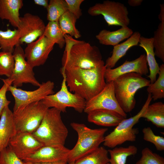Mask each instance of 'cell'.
I'll return each instance as SVG.
<instances>
[{
    "mask_svg": "<svg viewBox=\"0 0 164 164\" xmlns=\"http://www.w3.org/2000/svg\"><path fill=\"white\" fill-rule=\"evenodd\" d=\"M158 79L147 87V91L152 95L154 101L164 98V64L159 66Z\"/></svg>",
    "mask_w": 164,
    "mask_h": 164,
    "instance_id": "31",
    "label": "cell"
},
{
    "mask_svg": "<svg viewBox=\"0 0 164 164\" xmlns=\"http://www.w3.org/2000/svg\"><path fill=\"white\" fill-rule=\"evenodd\" d=\"M43 35L51 42L58 44L60 49L63 48L65 45L64 35L58 21H49L46 26Z\"/></svg>",
    "mask_w": 164,
    "mask_h": 164,
    "instance_id": "28",
    "label": "cell"
},
{
    "mask_svg": "<svg viewBox=\"0 0 164 164\" xmlns=\"http://www.w3.org/2000/svg\"><path fill=\"white\" fill-rule=\"evenodd\" d=\"M63 80L60 89L57 92L47 96L41 100L48 108H55L63 112H66L67 107L73 108L79 113L84 111L86 101L76 93H72L68 89L65 77Z\"/></svg>",
    "mask_w": 164,
    "mask_h": 164,
    "instance_id": "9",
    "label": "cell"
},
{
    "mask_svg": "<svg viewBox=\"0 0 164 164\" xmlns=\"http://www.w3.org/2000/svg\"><path fill=\"white\" fill-rule=\"evenodd\" d=\"M70 150L64 146L44 145L24 161L37 163L68 164Z\"/></svg>",
    "mask_w": 164,
    "mask_h": 164,
    "instance_id": "16",
    "label": "cell"
},
{
    "mask_svg": "<svg viewBox=\"0 0 164 164\" xmlns=\"http://www.w3.org/2000/svg\"><path fill=\"white\" fill-rule=\"evenodd\" d=\"M108 150L103 146L76 161L74 164H108L109 158Z\"/></svg>",
    "mask_w": 164,
    "mask_h": 164,
    "instance_id": "27",
    "label": "cell"
},
{
    "mask_svg": "<svg viewBox=\"0 0 164 164\" xmlns=\"http://www.w3.org/2000/svg\"><path fill=\"white\" fill-rule=\"evenodd\" d=\"M43 146L32 133L17 132L10 140L8 146L24 161Z\"/></svg>",
    "mask_w": 164,
    "mask_h": 164,
    "instance_id": "14",
    "label": "cell"
},
{
    "mask_svg": "<svg viewBox=\"0 0 164 164\" xmlns=\"http://www.w3.org/2000/svg\"><path fill=\"white\" fill-rule=\"evenodd\" d=\"M48 108L41 101L13 112L17 132H34L40 125Z\"/></svg>",
    "mask_w": 164,
    "mask_h": 164,
    "instance_id": "7",
    "label": "cell"
},
{
    "mask_svg": "<svg viewBox=\"0 0 164 164\" xmlns=\"http://www.w3.org/2000/svg\"><path fill=\"white\" fill-rule=\"evenodd\" d=\"M12 54L14 65L12 74L9 77L13 81L12 86L18 88L23 84L29 83L39 87L41 84L36 78L33 68L26 60L24 50L20 44L15 46Z\"/></svg>",
    "mask_w": 164,
    "mask_h": 164,
    "instance_id": "10",
    "label": "cell"
},
{
    "mask_svg": "<svg viewBox=\"0 0 164 164\" xmlns=\"http://www.w3.org/2000/svg\"><path fill=\"white\" fill-rule=\"evenodd\" d=\"M70 125L77 132L78 139L73 148L70 150L68 164L75 162L99 147L108 130L107 128L91 129L84 124L74 122Z\"/></svg>",
    "mask_w": 164,
    "mask_h": 164,
    "instance_id": "5",
    "label": "cell"
},
{
    "mask_svg": "<svg viewBox=\"0 0 164 164\" xmlns=\"http://www.w3.org/2000/svg\"><path fill=\"white\" fill-rule=\"evenodd\" d=\"M61 113L55 108H48L39 126L32 133L43 145L64 146L68 132Z\"/></svg>",
    "mask_w": 164,
    "mask_h": 164,
    "instance_id": "3",
    "label": "cell"
},
{
    "mask_svg": "<svg viewBox=\"0 0 164 164\" xmlns=\"http://www.w3.org/2000/svg\"><path fill=\"white\" fill-rule=\"evenodd\" d=\"M24 164H68L64 163H33L29 162H24Z\"/></svg>",
    "mask_w": 164,
    "mask_h": 164,
    "instance_id": "42",
    "label": "cell"
},
{
    "mask_svg": "<svg viewBox=\"0 0 164 164\" xmlns=\"http://www.w3.org/2000/svg\"><path fill=\"white\" fill-rule=\"evenodd\" d=\"M77 19L73 15L68 11L60 17L58 22L64 35H68L76 38H79L81 36L80 32L76 26Z\"/></svg>",
    "mask_w": 164,
    "mask_h": 164,
    "instance_id": "29",
    "label": "cell"
},
{
    "mask_svg": "<svg viewBox=\"0 0 164 164\" xmlns=\"http://www.w3.org/2000/svg\"><path fill=\"white\" fill-rule=\"evenodd\" d=\"M149 71L146 55L144 53L132 61L126 60L115 68H106L104 78L107 83L113 81L119 76L125 74L135 73L142 76L146 75Z\"/></svg>",
    "mask_w": 164,
    "mask_h": 164,
    "instance_id": "17",
    "label": "cell"
},
{
    "mask_svg": "<svg viewBox=\"0 0 164 164\" xmlns=\"http://www.w3.org/2000/svg\"><path fill=\"white\" fill-rule=\"evenodd\" d=\"M98 109L114 111L126 118V113L121 108L116 99L113 81L106 83L101 92L86 101L84 111L87 114L92 111Z\"/></svg>",
    "mask_w": 164,
    "mask_h": 164,
    "instance_id": "12",
    "label": "cell"
},
{
    "mask_svg": "<svg viewBox=\"0 0 164 164\" xmlns=\"http://www.w3.org/2000/svg\"><path fill=\"white\" fill-rule=\"evenodd\" d=\"M152 99L151 94H148L147 99L140 111L132 117L124 119L113 131L105 136L103 145L113 149L127 141H135L138 131L133 127L142 118Z\"/></svg>",
    "mask_w": 164,
    "mask_h": 164,
    "instance_id": "6",
    "label": "cell"
},
{
    "mask_svg": "<svg viewBox=\"0 0 164 164\" xmlns=\"http://www.w3.org/2000/svg\"><path fill=\"white\" fill-rule=\"evenodd\" d=\"M74 162H71L69 163H68V164H74Z\"/></svg>",
    "mask_w": 164,
    "mask_h": 164,
    "instance_id": "43",
    "label": "cell"
},
{
    "mask_svg": "<svg viewBox=\"0 0 164 164\" xmlns=\"http://www.w3.org/2000/svg\"><path fill=\"white\" fill-rule=\"evenodd\" d=\"M14 65L12 53L0 52V76L5 75L8 78L12 75Z\"/></svg>",
    "mask_w": 164,
    "mask_h": 164,
    "instance_id": "33",
    "label": "cell"
},
{
    "mask_svg": "<svg viewBox=\"0 0 164 164\" xmlns=\"http://www.w3.org/2000/svg\"><path fill=\"white\" fill-rule=\"evenodd\" d=\"M54 44L43 35L28 45L24 50L28 62L33 68L43 65L53 49Z\"/></svg>",
    "mask_w": 164,
    "mask_h": 164,
    "instance_id": "15",
    "label": "cell"
},
{
    "mask_svg": "<svg viewBox=\"0 0 164 164\" xmlns=\"http://www.w3.org/2000/svg\"><path fill=\"white\" fill-rule=\"evenodd\" d=\"M105 63L91 69L73 68L62 70L67 86L71 92L80 96L87 101L98 94L106 83L104 78Z\"/></svg>",
    "mask_w": 164,
    "mask_h": 164,
    "instance_id": "1",
    "label": "cell"
},
{
    "mask_svg": "<svg viewBox=\"0 0 164 164\" xmlns=\"http://www.w3.org/2000/svg\"><path fill=\"white\" fill-rule=\"evenodd\" d=\"M137 148L134 145L127 147H115L108 150L110 157L108 164H126L128 157L137 154Z\"/></svg>",
    "mask_w": 164,
    "mask_h": 164,
    "instance_id": "25",
    "label": "cell"
},
{
    "mask_svg": "<svg viewBox=\"0 0 164 164\" xmlns=\"http://www.w3.org/2000/svg\"><path fill=\"white\" fill-rule=\"evenodd\" d=\"M113 82L116 99L126 113L131 112L134 108L136 103L134 97L137 91L150 84L149 80L135 73L121 75Z\"/></svg>",
    "mask_w": 164,
    "mask_h": 164,
    "instance_id": "4",
    "label": "cell"
},
{
    "mask_svg": "<svg viewBox=\"0 0 164 164\" xmlns=\"http://www.w3.org/2000/svg\"><path fill=\"white\" fill-rule=\"evenodd\" d=\"M47 19L49 21H57L68 11L65 0H50L46 9Z\"/></svg>",
    "mask_w": 164,
    "mask_h": 164,
    "instance_id": "30",
    "label": "cell"
},
{
    "mask_svg": "<svg viewBox=\"0 0 164 164\" xmlns=\"http://www.w3.org/2000/svg\"><path fill=\"white\" fill-rule=\"evenodd\" d=\"M33 2L35 4L42 6L47 9L49 5V1L47 0H34Z\"/></svg>",
    "mask_w": 164,
    "mask_h": 164,
    "instance_id": "39",
    "label": "cell"
},
{
    "mask_svg": "<svg viewBox=\"0 0 164 164\" xmlns=\"http://www.w3.org/2000/svg\"><path fill=\"white\" fill-rule=\"evenodd\" d=\"M20 37V32L17 29L0 30V48L2 51L13 53L15 46L19 43Z\"/></svg>",
    "mask_w": 164,
    "mask_h": 164,
    "instance_id": "26",
    "label": "cell"
},
{
    "mask_svg": "<svg viewBox=\"0 0 164 164\" xmlns=\"http://www.w3.org/2000/svg\"><path fill=\"white\" fill-rule=\"evenodd\" d=\"M160 11L158 17L161 22L164 21V4L160 5Z\"/></svg>",
    "mask_w": 164,
    "mask_h": 164,
    "instance_id": "41",
    "label": "cell"
},
{
    "mask_svg": "<svg viewBox=\"0 0 164 164\" xmlns=\"http://www.w3.org/2000/svg\"><path fill=\"white\" fill-rule=\"evenodd\" d=\"M125 118L114 111L98 109L87 114L88 122L104 127H116Z\"/></svg>",
    "mask_w": 164,
    "mask_h": 164,
    "instance_id": "19",
    "label": "cell"
},
{
    "mask_svg": "<svg viewBox=\"0 0 164 164\" xmlns=\"http://www.w3.org/2000/svg\"><path fill=\"white\" fill-rule=\"evenodd\" d=\"M68 11L78 19L81 16L82 12L80 8L84 0H65Z\"/></svg>",
    "mask_w": 164,
    "mask_h": 164,
    "instance_id": "38",
    "label": "cell"
},
{
    "mask_svg": "<svg viewBox=\"0 0 164 164\" xmlns=\"http://www.w3.org/2000/svg\"><path fill=\"white\" fill-rule=\"evenodd\" d=\"M0 164H24L12 150L8 146L0 152Z\"/></svg>",
    "mask_w": 164,
    "mask_h": 164,
    "instance_id": "36",
    "label": "cell"
},
{
    "mask_svg": "<svg viewBox=\"0 0 164 164\" xmlns=\"http://www.w3.org/2000/svg\"><path fill=\"white\" fill-rule=\"evenodd\" d=\"M16 132L13 112L7 106L0 118V152L8 146L10 140Z\"/></svg>",
    "mask_w": 164,
    "mask_h": 164,
    "instance_id": "18",
    "label": "cell"
},
{
    "mask_svg": "<svg viewBox=\"0 0 164 164\" xmlns=\"http://www.w3.org/2000/svg\"><path fill=\"white\" fill-rule=\"evenodd\" d=\"M4 84L0 89V118L4 109L9 106L11 102L8 100L6 96V93L9 86L12 85V80L9 78L3 80Z\"/></svg>",
    "mask_w": 164,
    "mask_h": 164,
    "instance_id": "37",
    "label": "cell"
},
{
    "mask_svg": "<svg viewBox=\"0 0 164 164\" xmlns=\"http://www.w3.org/2000/svg\"><path fill=\"white\" fill-rule=\"evenodd\" d=\"M135 164H164V158L145 147L142 150L141 156Z\"/></svg>",
    "mask_w": 164,
    "mask_h": 164,
    "instance_id": "34",
    "label": "cell"
},
{
    "mask_svg": "<svg viewBox=\"0 0 164 164\" xmlns=\"http://www.w3.org/2000/svg\"><path fill=\"white\" fill-rule=\"evenodd\" d=\"M153 45L155 56L164 62V21L161 22L154 32Z\"/></svg>",
    "mask_w": 164,
    "mask_h": 164,
    "instance_id": "32",
    "label": "cell"
},
{
    "mask_svg": "<svg viewBox=\"0 0 164 164\" xmlns=\"http://www.w3.org/2000/svg\"><path fill=\"white\" fill-rule=\"evenodd\" d=\"M88 13L92 16L101 15L108 26H128L130 23L126 7L118 2L106 0L90 7Z\"/></svg>",
    "mask_w": 164,
    "mask_h": 164,
    "instance_id": "8",
    "label": "cell"
},
{
    "mask_svg": "<svg viewBox=\"0 0 164 164\" xmlns=\"http://www.w3.org/2000/svg\"><path fill=\"white\" fill-rule=\"evenodd\" d=\"M66 47L60 70L73 68L87 69L104 63L99 48L84 41L77 40L65 34Z\"/></svg>",
    "mask_w": 164,
    "mask_h": 164,
    "instance_id": "2",
    "label": "cell"
},
{
    "mask_svg": "<svg viewBox=\"0 0 164 164\" xmlns=\"http://www.w3.org/2000/svg\"><path fill=\"white\" fill-rule=\"evenodd\" d=\"M141 36L139 32H135L125 42L114 46L111 56L107 59L105 63L106 68H112L114 67L118 61L131 47L138 45Z\"/></svg>",
    "mask_w": 164,
    "mask_h": 164,
    "instance_id": "21",
    "label": "cell"
},
{
    "mask_svg": "<svg viewBox=\"0 0 164 164\" xmlns=\"http://www.w3.org/2000/svg\"><path fill=\"white\" fill-rule=\"evenodd\" d=\"M142 118L158 128H164V103L159 101L149 104Z\"/></svg>",
    "mask_w": 164,
    "mask_h": 164,
    "instance_id": "24",
    "label": "cell"
},
{
    "mask_svg": "<svg viewBox=\"0 0 164 164\" xmlns=\"http://www.w3.org/2000/svg\"><path fill=\"white\" fill-rule=\"evenodd\" d=\"M23 5L22 0H0V18L18 28L20 22L19 11Z\"/></svg>",
    "mask_w": 164,
    "mask_h": 164,
    "instance_id": "20",
    "label": "cell"
},
{
    "mask_svg": "<svg viewBox=\"0 0 164 164\" xmlns=\"http://www.w3.org/2000/svg\"><path fill=\"white\" fill-rule=\"evenodd\" d=\"M133 32V30L128 26L122 27L114 31L105 29L101 30L96 36V37L100 44L114 46L128 38Z\"/></svg>",
    "mask_w": 164,
    "mask_h": 164,
    "instance_id": "22",
    "label": "cell"
},
{
    "mask_svg": "<svg viewBox=\"0 0 164 164\" xmlns=\"http://www.w3.org/2000/svg\"><path fill=\"white\" fill-rule=\"evenodd\" d=\"M20 19V24L17 29L20 32V44H29L43 35L46 26L38 16L27 13Z\"/></svg>",
    "mask_w": 164,
    "mask_h": 164,
    "instance_id": "13",
    "label": "cell"
},
{
    "mask_svg": "<svg viewBox=\"0 0 164 164\" xmlns=\"http://www.w3.org/2000/svg\"><path fill=\"white\" fill-rule=\"evenodd\" d=\"M142 132L144 140L153 144L158 151L164 150V138L163 137L155 135L149 127L144 128Z\"/></svg>",
    "mask_w": 164,
    "mask_h": 164,
    "instance_id": "35",
    "label": "cell"
},
{
    "mask_svg": "<svg viewBox=\"0 0 164 164\" xmlns=\"http://www.w3.org/2000/svg\"><path fill=\"white\" fill-rule=\"evenodd\" d=\"M143 1V0H129L128 2L130 6L135 7L140 5Z\"/></svg>",
    "mask_w": 164,
    "mask_h": 164,
    "instance_id": "40",
    "label": "cell"
},
{
    "mask_svg": "<svg viewBox=\"0 0 164 164\" xmlns=\"http://www.w3.org/2000/svg\"><path fill=\"white\" fill-rule=\"evenodd\" d=\"M54 84L48 80L42 82L38 88L33 91H27L11 85L8 91H9L15 100L13 112L31 103L41 101L48 95L55 93L53 91Z\"/></svg>",
    "mask_w": 164,
    "mask_h": 164,
    "instance_id": "11",
    "label": "cell"
},
{
    "mask_svg": "<svg viewBox=\"0 0 164 164\" xmlns=\"http://www.w3.org/2000/svg\"><path fill=\"white\" fill-rule=\"evenodd\" d=\"M139 43V46L142 48L146 53V60L150 72L148 77L150 79V84L153 83L156 80L157 75L159 71V66L155 58L153 37L141 36Z\"/></svg>",
    "mask_w": 164,
    "mask_h": 164,
    "instance_id": "23",
    "label": "cell"
}]
</instances>
